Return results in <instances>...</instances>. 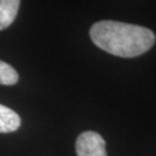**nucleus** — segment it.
Listing matches in <instances>:
<instances>
[{
  "label": "nucleus",
  "mask_w": 156,
  "mask_h": 156,
  "mask_svg": "<svg viewBox=\"0 0 156 156\" xmlns=\"http://www.w3.org/2000/svg\"><path fill=\"white\" fill-rule=\"evenodd\" d=\"M89 35L101 50L123 58L141 56L156 42L155 34L151 29L111 20L94 23Z\"/></svg>",
  "instance_id": "f257e3e1"
},
{
  "label": "nucleus",
  "mask_w": 156,
  "mask_h": 156,
  "mask_svg": "<svg viewBox=\"0 0 156 156\" xmlns=\"http://www.w3.org/2000/svg\"><path fill=\"white\" fill-rule=\"evenodd\" d=\"M78 156H108L105 140L94 131H86L78 136L75 142Z\"/></svg>",
  "instance_id": "f03ea898"
},
{
  "label": "nucleus",
  "mask_w": 156,
  "mask_h": 156,
  "mask_svg": "<svg viewBox=\"0 0 156 156\" xmlns=\"http://www.w3.org/2000/svg\"><path fill=\"white\" fill-rule=\"evenodd\" d=\"M21 0H0V30L8 28L14 22Z\"/></svg>",
  "instance_id": "7ed1b4c3"
},
{
  "label": "nucleus",
  "mask_w": 156,
  "mask_h": 156,
  "mask_svg": "<svg viewBox=\"0 0 156 156\" xmlns=\"http://www.w3.org/2000/svg\"><path fill=\"white\" fill-rule=\"evenodd\" d=\"M21 126V118L14 110L0 104V133H11Z\"/></svg>",
  "instance_id": "20e7f679"
},
{
  "label": "nucleus",
  "mask_w": 156,
  "mask_h": 156,
  "mask_svg": "<svg viewBox=\"0 0 156 156\" xmlns=\"http://www.w3.org/2000/svg\"><path fill=\"white\" fill-rule=\"evenodd\" d=\"M19 81V73L9 64L0 60V84L12 86Z\"/></svg>",
  "instance_id": "39448f33"
}]
</instances>
